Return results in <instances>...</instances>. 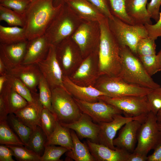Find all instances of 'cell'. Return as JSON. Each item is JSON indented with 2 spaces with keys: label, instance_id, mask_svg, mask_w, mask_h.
Masks as SVG:
<instances>
[{
  "label": "cell",
  "instance_id": "obj_1",
  "mask_svg": "<svg viewBox=\"0 0 161 161\" xmlns=\"http://www.w3.org/2000/svg\"><path fill=\"white\" fill-rule=\"evenodd\" d=\"M63 5L55 7L52 0L31 1L23 15L25 22L23 28L27 39L30 40L44 35Z\"/></svg>",
  "mask_w": 161,
  "mask_h": 161
},
{
  "label": "cell",
  "instance_id": "obj_2",
  "mask_svg": "<svg viewBox=\"0 0 161 161\" xmlns=\"http://www.w3.org/2000/svg\"><path fill=\"white\" fill-rule=\"evenodd\" d=\"M100 30L98 58L100 75L118 76L121 69L120 47L109 27L108 18L98 21Z\"/></svg>",
  "mask_w": 161,
  "mask_h": 161
},
{
  "label": "cell",
  "instance_id": "obj_3",
  "mask_svg": "<svg viewBox=\"0 0 161 161\" xmlns=\"http://www.w3.org/2000/svg\"><path fill=\"white\" fill-rule=\"evenodd\" d=\"M120 47L119 77L129 83L143 87L153 89L160 86L147 73L137 55L126 46Z\"/></svg>",
  "mask_w": 161,
  "mask_h": 161
},
{
  "label": "cell",
  "instance_id": "obj_4",
  "mask_svg": "<svg viewBox=\"0 0 161 161\" xmlns=\"http://www.w3.org/2000/svg\"><path fill=\"white\" fill-rule=\"evenodd\" d=\"M83 21L65 3L44 35L50 44L56 46L64 39L71 36Z\"/></svg>",
  "mask_w": 161,
  "mask_h": 161
},
{
  "label": "cell",
  "instance_id": "obj_5",
  "mask_svg": "<svg viewBox=\"0 0 161 161\" xmlns=\"http://www.w3.org/2000/svg\"><path fill=\"white\" fill-rule=\"evenodd\" d=\"M51 111L60 123L68 124L77 120L82 113L74 97L65 89L58 87L51 90Z\"/></svg>",
  "mask_w": 161,
  "mask_h": 161
},
{
  "label": "cell",
  "instance_id": "obj_6",
  "mask_svg": "<svg viewBox=\"0 0 161 161\" xmlns=\"http://www.w3.org/2000/svg\"><path fill=\"white\" fill-rule=\"evenodd\" d=\"M108 23L110 30L120 47L126 46L137 55L139 41L148 36L144 25L130 24L114 16L112 18H108Z\"/></svg>",
  "mask_w": 161,
  "mask_h": 161
},
{
  "label": "cell",
  "instance_id": "obj_7",
  "mask_svg": "<svg viewBox=\"0 0 161 161\" xmlns=\"http://www.w3.org/2000/svg\"><path fill=\"white\" fill-rule=\"evenodd\" d=\"M94 87L111 97L146 95L152 89L129 83L119 76L107 75L100 76Z\"/></svg>",
  "mask_w": 161,
  "mask_h": 161
},
{
  "label": "cell",
  "instance_id": "obj_8",
  "mask_svg": "<svg viewBox=\"0 0 161 161\" xmlns=\"http://www.w3.org/2000/svg\"><path fill=\"white\" fill-rule=\"evenodd\" d=\"M100 36L98 21H83L71 37L79 47L84 59L98 51Z\"/></svg>",
  "mask_w": 161,
  "mask_h": 161
},
{
  "label": "cell",
  "instance_id": "obj_9",
  "mask_svg": "<svg viewBox=\"0 0 161 161\" xmlns=\"http://www.w3.org/2000/svg\"><path fill=\"white\" fill-rule=\"evenodd\" d=\"M56 54L63 75L68 77L76 71L83 59L79 47L71 36L56 46Z\"/></svg>",
  "mask_w": 161,
  "mask_h": 161
},
{
  "label": "cell",
  "instance_id": "obj_10",
  "mask_svg": "<svg viewBox=\"0 0 161 161\" xmlns=\"http://www.w3.org/2000/svg\"><path fill=\"white\" fill-rule=\"evenodd\" d=\"M122 110L125 117H130L147 116L151 108L146 95L129 96L111 97L106 96L99 99Z\"/></svg>",
  "mask_w": 161,
  "mask_h": 161
},
{
  "label": "cell",
  "instance_id": "obj_11",
  "mask_svg": "<svg viewBox=\"0 0 161 161\" xmlns=\"http://www.w3.org/2000/svg\"><path fill=\"white\" fill-rule=\"evenodd\" d=\"M161 140V131L158 127L156 115L151 111L140 127L137 144L133 152L147 156Z\"/></svg>",
  "mask_w": 161,
  "mask_h": 161
},
{
  "label": "cell",
  "instance_id": "obj_12",
  "mask_svg": "<svg viewBox=\"0 0 161 161\" xmlns=\"http://www.w3.org/2000/svg\"><path fill=\"white\" fill-rule=\"evenodd\" d=\"M100 76L98 51L84 58L76 71L69 77L77 85L94 87Z\"/></svg>",
  "mask_w": 161,
  "mask_h": 161
},
{
  "label": "cell",
  "instance_id": "obj_13",
  "mask_svg": "<svg viewBox=\"0 0 161 161\" xmlns=\"http://www.w3.org/2000/svg\"><path fill=\"white\" fill-rule=\"evenodd\" d=\"M74 98L82 112L98 124L111 121L117 115L123 114L121 110L101 100L89 102Z\"/></svg>",
  "mask_w": 161,
  "mask_h": 161
},
{
  "label": "cell",
  "instance_id": "obj_14",
  "mask_svg": "<svg viewBox=\"0 0 161 161\" xmlns=\"http://www.w3.org/2000/svg\"><path fill=\"white\" fill-rule=\"evenodd\" d=\"M37 64L51 90L58 87L65 88L64 75L56 58V46L50 44L46 58Z\"/></svg>",
  "mask_w": 161,
  "mask_h": 161
},
{
  "label": "cell",
  "instance_id": "obj_15",
  "mask_svg": "<svg viewBox=\"0 0 161 161\" xmlns=\"http://www.w3.org/2000/svg\"><path fill=\"white\" fill-rule=\"evenodd\" d=\"M147 116L130 117L119 114L111 121L99 123L100 129L97 143L102 144L112 149H116V147L113 145V141L117 131L127 122L134 120L144 119Z\"/></svg>",
  "mask_w": 161,
  "mask_h": 161
},
{
  "label": "cell",
  "instance_id": "obj_16",
  "mask_svg": "<svg viewBox=\"0 0 161 161\" xmlns=\"http://www.w3.org/2000/svg\"><path fill=\"white\" fill-rule=\"evenodd\" d=\"M146 118L132 120L125 124L121 128L117 137L114 139V145L129 152H133L137 142L138 129Z\"/></svg>",
  "mask_w": 161,
  "mask_h": 161
},
{
  "label": "cell",
  "instance_id": "obj_17",
  "mask_svg": "<svg viewBox=\"0 0 161 161\" xmlns=\"http://www.w3.org/2000/svg\"><path fill=\"white\" fill-rule=\"evenodd\" d=\"M8 74L20 80L32 93H37V87L42 75L37 64H21L10 69Z\"/></svg>",
  "mask_w": 161,
  "mask_h": 161
},
{
  "label": "cell",
  "instance_id": "obj_18",
  "mask_svg": "<svg viewBox=\"0 0 161 161\" xmlns=\"http://www.w3.org/2000/svg\"><path fill=\"white\" fill-rule=\"evenodd\" d=\"M88 115L82 113L77 121L68 124L61 123L63 126L74 130L81 139L87 138L97 143V136L100 129V125L92 122Z\"/></svg>",
  "mask_w": 161,
  "mask_h": 161
},
{
  "label": "cell",
  "instance_id": "obj_19",
  "mask_svg": "<svg viewBox=\"0 0 161 161\" xmlns=\"http://www.w3.org/2000/svg\"><path fill=\"white\" fill-rule=\"evenodd\" d=\"M28 42L27 40L7 44H0V58L5 63L9 70L21 64Z\"/></svg>",
  "mask_w": 161,
  "mask_h": 161
},
{
  "label": "cell",
  "instance_id": "obj_20",
  "mask_svg": "<svg viewBox=\"0 0 161 161\" xmlns=\"http://www.w3.org/2000/svg\"><path fill=\"white\" fill-rule=\"evenodd\" d=\"M86 142L90 153L95 161H127L130 152L125 150L117 147L116 149L113 150L89 139Z\"/></svg>",
  "mask_w": 161,
  "mask_h": 161
},
{
  "label": "cell",
  "instance_id": "obj_21",
  "mask_svg": "<svg viewBox=\"0 0 161 161\" xmlns=\"http://www.w3.org/2000/svg\"><path fill=\"white\" fill-rule=\"evenodd\" d=\"M50 45L44 35L28 40L21 64H36L44 59L47 55Z\"/></svg>",
  "mask_w": 161,
  "mask_h": 161
},
{
  "label": "cell",
  "instance_id": "obj_22",
  "mask_svg": "<svg viewBox=\"0 0 161 161\" xmlns=\"http://www.w3.org/2000/svg\"><path fill=\"white\" fill-rule=\"evenodd\" d=\"M63 84L65 89L74 98L89 102L99 100L101 96H106L103 92L93 86H85L77 85L69 77L63 75Z\"/></svg>",
  "mask_w": 161,
  "mask_h": 161
},
{
  "label": "cell",
  "instance_id": "obj_23",
  "mask_svg": "<svg viewBox=\"0 0 161 161\" xmlns=\"http://www.w3.org/2000/svg\"><path fill=\"white\" fill-rule=\"evenodd\" d=\"M66 3L83 21L98 22L106 17L87 0H67Z\"/></svg>",
  "mask_w": 161,
  "mask_h": 161
},
{
  "label": "cell",
  "instance_id": "obj_24",
  "mask_svg": "<svg viewBox=\"0 0 161 161\" xmlns=\"http://www.w3.org/2000/svg\"><path fill=\"white\" fill-rule=\"evenodd\" d=\"M43 107L39 98L36 102L30 103L14 114L24 124L35 130L38 126H41V120Z\"/></svg>",
  "mask_w": 161,
  "mask_h": 161
},
{
  "label": "cell",
  "instance_id": "obj_25",
  "mask_svg": "<svg viewBox=\"0 0 161 161\" xmlns=\"http://www.w3.org/2000/svg\"><path fill=\"white\" fill-rule=\"evenodd\" d=\"M148 0H126L127 13L135 24H152L147 9Z\"/></svg>",
  "mask_w": 161,
  "mask_h": 161
},
{
  "label": "cell",
  "instance_id": "obj_26",
  "mask_svg": "<svg viewBox=\"0 0 161 161\" xmlns=\"http://www.w3.org/2000/svg\"><path fill=\"white\" fill-rule=\"evenodd\" d=\"M70 130L73 141L72 149L65 153L67 156L65 160H73L75 161H95L89 151L86 142L82 143L75 132Z\"/></svg>",
  "mask_w": 161,
  "mask_h": 161
},
{
  "label": "cell",
  "instance_id": "obj_27",
  "mask_svg": "<svg viewBox=\"0 0 161 161\" xmlns=\"http://www.w3.org/2000/svg\"><path fill=\"white\" fill-rule=\"evenodd\" d=\"M58 145L66 148L69 150L73 147V141L70 130L62 126L57 120L55 127L47 137L46 145Z\"/></svg>",
  "mask_w": 161,
  "mask_h": 161
},
{
  "label": "cell",
  "instance_id": "obj_28",
  "mask_svg": "<svg viewBox=\"0 0 161 161\" xmlns=\"http://www.w3.org/2000/svg\"><path fill=\"white\" fill-rule=\"evenodd\" d=\"M27 40L24 28L0 25V44H7Z\"/></svg>",
  "mask_w": 161,
  "mask_h": 161
},
{
  "label": "cell",
  "instance_id": "obj_29",
  "mask_svg": "<svg viewBox=\"0 0 161 161\" xmlns=\"http://www.w3.org/2000/svg\"><path fill=\"white\" fill-rule=\"evenodd\" d=\"M47 137L41 127L38 126L32 130L27 144L25 146L41 156L45 148Z\"/></svg>",
  "mask_w": 161,
  "mask_h": 161
},
{
  "label": "cell",
  "instance_id": "obj_30",
  "mask_svg": "<svg viewBox=\"0 0 161 161\" xmlns=\"http://www.w3.org/2000/svg\"><path fill=\"white\" fill-rule=\"evenodd\" d=\"M7 120L11 128L23 143L24 146H26L32 129L20 120L14 114H9Z\"/></svg>",
  "mask_w": 161,
  "mask_h": 161
},
{
  "label": "cell",
  "instance_id": "obj_31",
  "mask_svg": "<svg viewBox=\"0 0 161 161\" xmlns=\"http://www.w3.org/2000/svg\"><path fill=\"white\" fill-rule=\"evenodd\" d=\"M7 81L11 88L25 98L30 103L36 102L39 98V93H32L29 89L20 80L7 74Z\"/></svg>",
  "mask_w": 161,
  "mask_h": 161
},
{
  "label": "cell",
  "instance_id": "obj_32",
  "mask_svg": "<svg viewBox=\"0 0 161 161\" xmlns=\"http://www.w3.org/2000/svg\"><path fill=\"white\" fill-rule=\"evenodd\" d=\"M0 144L6 145H24L11 128L7 120H0Z\"/></svg>",
  "mask_w": 161,
  "mask_h": 161
},
{
  "label": "cell",
  "instance_id": "obj_33",
  "mask_svg": "<svg viewBox=\"0 0 161 161\" xmlns=\"http://www.w3.org/2000/svg\"><path fill=\"white\" fill-rule=\"evenodd\" d=\"M0 20L5 21L10 26L24 27L25 22L23 15L0 5Z\"/></svg>",
  "mask_w": 161,
  "mask_h": 161
},
{
  "label": "cell",
  "instance_id": "obj_34",
  "mask_svg": "<svg viewBox=\"0 0 161 161\" xmlns=\"http://www.w3.org/2000/svg\"><path fill=\"white\" fill-rule=\"evenodd\" d=\"M13 151L18 161H41V156L23 145H7Z\"/></svg>",
  "mask_w": 161,
  "mask_h": 161
},
{
  "label": "cell",
  "instance_id": "obj_35",
  "mask_svg": "<svg viewBox=\"0 0 161 161\" xmlns=\"http://www.w3.org/2000/svg\"><path fill=\"white\" fill-rule=\"evenodd\" d=\"M112 15L124 22L135 24L128 15L126 9V0H109Z\"/></svg>",
  "mask_w": 161,
  "mask_h": 161
},
{
  "label": "cell",
  "instance_id": "obj_36",
  "mask_svg": "<svg viewBox=\"0 0 161 161\" xmlns=\"http://www.w3.org/2000/svg\"><path fill=\"white\" fill-rule=\"evenodd\" d=\"M8 97L9 114H14L29 103L11 86L8 92Z\"/></svg>",
  "mask_w": 161,
  "mask_h": 161
},
{
  "label": "cell",
  "instance_id": "obj_37",
  "mask_svg": "<svg viewBox=\"0 0 161 161\" xmlns=\"http://www.w3.org/2000/svg\"><path fill=\"white\" fill-rule=\"evenodd\" d=\"M55 145H46L44 153L41 156V161H61V156L69 150L66 148Z\"/></svg>",
  "mask_w": 161,
  "mask_h": 161
},
{
  "label": "cell",
  "instance_id": "obj_38",
  "mask_svg": "<svg viewBox=\"0 0 161 161\" xmlns=\"http://www.w3.org/2000/svg\"><path fill=\"white\" fill-rule=\"evenodd\" d=\"M57 120L54 114L49 109L43 108L42 112L41 127L47 138L53 131Z\"/></svg>",
  "mask_w": 161,
  "mask_h": 161
},
{
  "label": "cell",
  "instance_id": "obj_39",
  "mask_svg": "<svg viewBox=\"0 0 161 161\" xmlns=\"http://www.w3.org/2000/svg\"><path fill=\"white\" fill-rule=\"evenodd\" d=\"M39 90V98L43 108L51 111L52 92L50 87L43 76L42 75L38 85Z\"/></svg>",
  "mask_w": 161,
  "mask_h": 161
},
{
  "label": "cell",
  "instance_id": "obj_40",
  "mask_svg": "<svg viewBox=\"0 0 161 161\" xmlns=\"http://www.w3.org/2000/svg\"><path fill=\"white\" fill-rule=\"evenodd\" d=\"M155 40L148 36L141 38L137 46V56L154 55L156 54Z\"/></svg>",
  "mask_w": 161,
  "mask_h": 161
},
{
  "label": "cell",
  "instance_id": "obj_41",
  "mask_svg": "<svg viewBox=\"0 0 161 161\" xmlns=\"http://www.w3.org/2000/svg\"><path fill=\"white\" fill-rule=\"evenodd\" d=\"M148 74L151 76L159 72L157 55L137 56Z\"/></svg>",
  "mask_w": 161,
  "mask_h": 161
},
{
  "label": "cell",
  "instance_id": "obj_42",
  "mask_svg": "<svg viewBox=\"0 0 161 161\" xmlns=\"http://www.w3.org/2000/svg\"><path fill=\"white\" fill-rule=\"evenodd\" d=\"M10 86L8 81L0 92V120H7L9 113L8 93Z\"/></svg>",
  "mask_w": 161,
  "mask_h": 161
},
{
  "label": "cell",
  "instance_id": "obj_43",
  "mask_svg": "<svg viewBox=\"0 0 161 161\" xmlns=\"http://www.w3.org/2000/svg\"><path fill=\"white\" fill-rule=\"evenodd\" d=\"M30 2L26 0H0V5L23 15Z\"/></svg>",
  "mask_w": 161,
  "mask_h": 161
},
{
  "label": "cell",
  "instance_id": "obj_44",
  "mask_svg": "<svg viewBox=\"0 0 161 161\" xmlns=\"http://www.w3.org/2000/svg\"><path fill=\"white\" fill-rule=\"evenodd\" d=\"M146 96L151 111L156 115L161 109V86L152 89Z\"/></svg>",
  "mask_w": 161,
  "mask_h": 161
},
{
  "label": "cell",
  "instance_id": "obj_45",
  "mask_svg": "<svg viewBox=\"0 0 161 161\" xmlns=\"http://www.w3.org/2000/svg\"><path fill=\"white\" fill-rule=\"evenodd\" d=\"M96 8L109 19H111L112 14L109 0H87Z\"/></svg>",
  "mask_w": 161,
  "mask_h": 161
},
{
  "label": "cell",
  "instance_id": "obj_46",
  "mask_svg": "<svg viewBox=\"0 0 161 161\" xmlns=\"http://www.w3.org/2000/svg\"><path fill=\"white\" fill-rule=\"evenodd\" d=\"M144 25L149 37L155 40L158 37H161V11L160 12L159 19L155 24H147Z\"/></svg>",
  "mask_w": 161,
  "mask_h": 161
},
{
  "label": "cell",
  "instance_id": "obj_47",
  "mask_svg": "<svg viewBox=\"0 0 161 161\" xmlns=\"http://www.w3.org/2000/svg\"><path fill=\"white\" fill-rule=\"evenodd\" d=\"M161 5V0H151L147 4V10L151 18L153 19L156 22L159 18Z\"/></svg>",
  "mask_w": 161,
  "mask_h": 161
},
{
  "label": "cell",
  "instance_id": "obj_48",
  "mask_svg": "<svg viewBox=\"0 0 161 161\" xmlns=\"http://www.w3.org/2000/svg\"><path fill=\"white\" fill-rule=\"evenodd\" d=\"M13 156V152L10 148L5 145H0V161H14Z\"/></svg>",
  "mask_w": 161,
  "mask_h": 161
},
{
  "label": "cell",
  "instance_id": "obj_49",
  "mask_svg": "<svg viewBox=\"0 0 161 161\" xmlns=\"http://www.w3.org/2000/svg\"><path fill=\"white\" fill-rule=\"evenodd\" d=\"M153 153L147 157V161H161V140L154 149Z\"/></svg>",
  "mask_w": 161,
  "mask_h": 161
},
{
  "label": "cell",
  "instance_id": "obj_50",
  "mask_svg": "<svg viewBox=\"0 0 161 161\" xmlns=\"http://www.w3.org/2000/svg\"><path fill=\"white\" fill-rule=\"evenodd\" d=\"M147 157L135 152H130L127 161H146L147 160Z\"/></svg>",
  "mask_w": 161,
  "mask_h": 161
},
{
  "label": "cell",
  "instance_id": "obj_51",
  "mask_svg": "<svg viewBox=\"0 0 161 161\" xmlns=\"http://www.w3.org/2000/svg\"><path fill=\"white\" fill-rule=\"evenodd\" d=\"M9 69L4 61L0 58V75L8 74Z\"/></svg>",
  "mask_w": 161,
  "mask_h": 161
},
{
  "label": "cell",
  "instance_id": "obj_52",
  "mask_svg": "<svg viewBox=\"0 0 161 161\" xmlns=\"http://www.w3.org/2000/svg\"><path fill=\"white\" fill-rule=\"evenodd\" d=\"M7 75H0V92L4 88L7 82Z\"/></svg>",
  "mask_w": 161,
  "mask_h": 161
},
{
  "label": "cell",
  "instance_id": "obj_53",
  "mask_svg": "<svg viewBox=\"0 0 161 161\" xmlns=\"http://www.w3.org/2000/svg\"><path fill=\"white\" fill-rule=\"evenodd\" d=\"M67 0H52L53 4L55 7H58L64 4Z\"/></svg>",
  "mask_w": 161,
  "mask_h": 161
},
{
  "label": "cell",
  "instance_id": "obj_54",
  "mask_svg": "<svg viewBox=\"0 0 161 161\" xmlns=\"http://www.w3.org/2000/svg\"><path fill=\"white\" fill-rule=\"evenodd\" d=\"M157 56L159 72L161 71V49L157 55Z\"/></svg>",
  "mask_w": 161,
  "mask_h": 161
},
{
  "label": "cell",
  "instance_id": "obj_55",
  "mask_svg": "<svg viewBox=\"0 0 161 161\" xmlns=\"http://www.w3.org/2000/svg\"><path fill=\"white\" fill-rule=\"evenodd\" d=\"M156 116L157 122H161V109L157 112Z\"/></svg>",
  "mask_w": 161,
  "mask_h": 161
},
{
  "label": "cell",
  "instance_id": "obj_56",
  "mask_svg": "<svg viewBox=\"0 0 161 161\" xmlns=\"http://www.w3.org/2000/svg\"><path fill=\"white\" fill-rule=\"evenodd\" d=\"M158 125L159 129L161 131V122H158Z\"/></svg>",
  "mask_w": 161,
  "mask_h": 161
},
{
  "label": "cell",
  "instance_id": "obj_57",
  "mask_svg": "<svg viewBox=\"0 0 161 161\" xmlns=\"http://www.w3.org/2000/svg\"><path fill=\"white\" fill-rule=\"evenodd\" d=\"M27 0V1H31L34 0Z\"/></svg>",
  "mask_w": 161,
  "mask_h": 161
}]
</instances>
